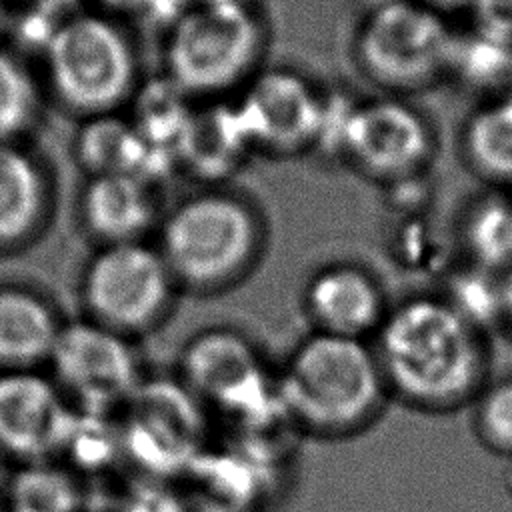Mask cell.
Here are the masks:
<instances>
[{
  "mask_svg": "<svg viewBox=\"0 0 512 512\" xmlns=\"http://www.w3.org/2000/svg\"><path fill=\"white\" fill-rule=\"evenodd\" d=\"M500 314L502 324L512 330V266L500 274Z\"/></svg>",
  "mask_w": 512,
  "mask_h": 512,
  "instance_id": "cell-31",
  "label": "cell"
},
{
  "mask_svg": "<svg viewBox=\"0 0 512 512\" xmlns=\"http://www.w3.org/2000/svg\"><path fill=\"white\" fill-rule=\"evenodd\" d=\"M76 408L52 376L0 370V452L20 464L56 460Z\"/></svg>",
  "mask_w": 512,
  "mask_h": 512,
  "instance_id": "cell-11",
  "label": "cell"
},
{
  "mask_svg": "<svg viewBox=\"0 0 512 512\" xmlns=\"http://www.w3.org/2000/svg\"><path fill=\"white\" fill-rule=\"evenodd\" d=\"M48 362L68 402L94 414L122 410L146 378L130 338L94 320L64 326Z\"/></svg>",
  "mask_w": 512,
  "mask_h": 512,
  "instance_id": "cell-9",
  "label": "cell"
},
{
  "mask_svg": "<svg viewBox=\"0 0 512 512\" xmlns=\"http://www.w3.org/2000/svg\"><path fill=\"white\" fill-rule=\"evenodd\" d=\"M472 28L512 46V0H472Z\"/></svg>",
  "mask_w": 512,
  "mask_h": 512,
  "instance_id": "cell-29",
  "label": "cell"
},
{
  "mask_svg": "<svg viewBox=\"0 0 512 512\" xmlns=\"http://www.w3.org/2000/svg\"><path fill=\"white\" fill-rule=\"evenodd\" d=\"M122 410V456L142 476L184 478L206 450V406L178 376L144 378Z\"/></svg>",
  "mask_w": 512,
  "mask_h": 512,
  "instance_id": "cell-6",
  "label": "cell"
},
{
  "mask_svg": "<svg viewBox=\"0 0 512 512\" xmlns=\"http://www.w3.org/2000/svg\"><path fill=\"white\" fill-rule=\"evenodd\" d=\"M48 48L56 86L84 110L106 112L134 88L136 54L104 18L80 16L60 24Z\"/></svg>",
  "mask_w": 512,
  "mask_h": 512,
  "instance_id": "cell-10",
  "label": "cell"
},
{
  "mask_svg": "<svg viewBox=\"0 0 512 512\" xmlns=\"http://www.w3.org/2000/svg\"><path fill=\"white\" fill-rule=\"evenodd\" d=\"M390 398L426 414L456 412L488 384L486 334L440 294L388 308L370 340Z\"/></svg>",
  "mask_w": 512,
  "mask_h": 512,
  "instance_id": "cell-1",
  "label": "cell"
},
{
  "mask_svg": "<svg viewBox=\"0 0 512 512\" xmlns=\"http://www.w3.org/2000/svg\"><path fill=\"white\" fill-rule=\"evenodd\" d=\"M286 422L322 440L366 432L392 400L370 340L312 332L276 372Z\"/></svg>",
  "mask_w": 512,
  "mask_h": 512,
  "instance_id": "cell-2",
  "label": "cell"
},
{
  "mask_svg": "<svg viewBox=\"0 0 512 512\" xmlns=\"http://www.w3.org/2000/svg\"><path fill=\"white\" fill-rule=\"evenodd\" d=\"M462 240L472 264L502 274L512 266V198L490 194L470 206Z\"/></svg>",
  "mask_w": 512,
  "mask_h": 512,
  "instance_id": "cell-20",
  "label": "cell"
},
{
  "mask_svg": "<svg viewBox=\"0 0 512 512\" xmlns=\"http://www.w3.org/2000/svg\"><path fill=\"white\" fill-rule=\"evenodd\" d=\"M50 310L22 292H0V370H38L60 334Z\"/></svg>",
  "mask_w": 512,
  "mask_h": 512,
  "instance_id": "cell-16",
  "label": "cell"
},
{
  "mask_svg": "<svg viewBox=\"0 0 512 512\" xmlns=\"http://www.w3.org/2000/svg\"><path fill=\"white\" fill-rule=\"evenodd\" d=\"M192 98L166 74L148 82L136 96L132 124L152 144L176 156V144L192 114Z\"/></svg>",
  "mask_w": 512,
  "mask_h": 512,
  "instance_id": "cell-21",
  "label": "cell"
},
{
  "mask_svg": "<svg viewBox=\"0 0 512 512\" xmlns=\"http://www.w3.org/2000/svg\"><path fill=\"white\" fill-rule=\"evenodd\" d=\"M176 286L158 248L140 240L116 242L92 262L86 300L94 322L132 338L166 318Z\"/></svg>",
  "mask_w": 512,
  "mask_h": 512,
  "instance_id": "cell-8",
  "label": "cell"
},
{
  "mask_svg": "<svg viewBox=\"0 0 512 512\" xmlns=\"http://www.w3.org/2000/svg\"><path fill=\"white\" fill-rule=\"evenodd\" d=\"M472 426L480 444L512 456V378L488 382L472 402Z\"/></svg>",
  "mask_w": 512,
  "mask_h": 512,
  "instance_id": "cell-25",
  "label": "cell"
},
{
  "mask_svg": "<svg viewBox=\"0 0 512 512\" xmlns=\"http://www.w3.org/2000/svg\"><path fill=\"white\" fill-rule=\"evenodd\" d=\"M76 2H78V0H38L40 8H42V10H48V12H52V14H56V12L64 10V8L74 6Z\"/></svg>",
  "mask_w": 512,
  "mask_h": 512,
  "instance_id": "cell-34",
  "label": "cell"
},
{
  "mask_svg": "<svg viewBox=\"0 0 512 512\" xmlns=\"http://www.w3.org/2000/svg\"><path fill=\"white\" fill-rule=\"evenodd\" d=\"M264 40L262 16L246 0L188 10L166 32V76L190 98L216 100L256 74Z\"/></svg>",
  "mask_w": 512,
  "mask_h": 512,
  "instance_id": "cell-4",
  "label": "cell"
},
{
  "mask_svg": "<svg viewBox=\"0 0 512 512\" xmlns=\"http://www.w3.org/2000/svg\"><path fill=\"white\" fill-rule=\"evenodd\" d=\"M104 4L128 12H146L150 16H158L160 0H102Z\"/></svg>",
  "mask_w": 512,
  "mask_h": 512,
  "instance_id": "cell-32",
  "label": "cell"
},
{
  "mask_svg": "<svg viewBox=\"0 0 512 512\" xmlns=\"http://www.w3.org/2000/svg\"><path fill=\"white\" fill-rule=\"evenodd\" d=\"M304 308L314 332L360 340H372L388 314L374 276L342 262L324 266L308 280Z\"/></svg>",
  "mask_w": 512,
  "mask_h": 512,
  "instance_id": "cell-14",
  "label": "cell"
},
{
  "mask_svg": "<svg viewBox=\"0 0 512 512\" xmlns=\"http://www.w3.org/2000/svg\"><path fill=\"white\" fill-rule=\"evenodd\" d=\"M120 512H194L190 500L174 480L142 476L124 494Z\"/></svg>",
  "mask_w": 512,
  "mask_h": 512,
  "instance_id": "cell-28",
  "label": "cell"
},
{
  "mask_svg": "<svg viewBox=\"0 0 512 512\" xmlns=\"http://www.w3.org/2000/svg\"><path fill=\"white\" fill-rule=\"evenodd\" d=\"M0 512H4V508H2V506H0Z\"/></svg>",
  "mask_w": 512,
  "mask_h": 512,
  "instance_id": "cell-37",
  "label": "cell"
},
{
  "mask_svg": "<svg viewBox=\"0 0 512 512\" xmlns=\"http://www.w3.org/2000/svg\"><path fill=\"white\" fill-rule=\"evenodd\" d=\"M454 32L418 0H384L362 18L354 52L372 82L406 92L448 72Z\"/></svg>",
  "mask_w": 512,
  "mask_h": 512,
  "instance_id": "cell-5",
  "label": "cell"
},
{
  "mask_svg": "<svg viewBox=\"0 0 512 512\" xmlns=\"http://www.w3.org/2000/svg\"><path fill=\"white\" fill-rule=\"evenodd\" d=\"M6 456L0 452V488H4V484H6V480H8V472H6Z\"/></svg>",
  "mask_w": 512,
  "mask_h": 512,
  "instance_id": "cell-35",
  "label": "cell"
},
{
  "mask_svg": "<svg viewBox=\"0 0 512 512\" xmlns=\"http://www.w3.org/2000/svg\"><path fill=\"white\" fill-rule=\"evenodd\" d=\"M252 148L236 102L204 100L182 130L176 162L200 178L218 180L234 172Z\"/></svg>",
  "mask_w": 512,
  "mask_h": 512,
  "instance_id": "cell-15",
  "label": "cell"
},
{
  "mask_svg": "<svg viewBox=\"0 0 512 512\" xmlns=\"http://www.w3.org/2000/svg\"><path fill=\"white\" fill-rule=\"evenodd\" d=\"M510 62L512 46L472 28L468 34L454 36L448 72H454L472 88H504L508 92Z\"/></svg>",
  "mask_w": 512,
  "mask_h": 512,
  "instance_id": "cell-23",
  "label": "cell"
},
{
  "mask_svg": "<svg viewBox=\"0 0 512 512\" xmlns=\"http://www.w3.org/2000/svg\"><path fill=\"white\" fill-rule=\"evenodd\" d=\"M86 218L104 238L132 242L150 226L154 200L150 184L130 174H102L86 192Z\"/></svg>",
  "mask_w": 512,
  "mask_h": 512,
  "instance_id": "cell-17",
  "label": "cell"
},
{
  "mask_svg": "<svg viewBox=\"0 0 512 512\" xmlns=\"http://www.w3.org/2000/svg\"><path fill=\"white\" fill-rule=\"evenodd\" d=\"M34 88L26 72L0 54V138L16 132L32 114Z\"/></svg>",
  "mask_w": 512,
  "mask_h": 512,
  "instance_id": "cell-26",
  "label": "cell"
},
{
  "mask_svg": "<svg viewBox=\"0 0 512 512\" xmlns=\"http://www.w3.org/2000/svg\"><path fill=\"white\" fill-rule=\"evenodd\" d=\"M206 406L232 418H256L270 408L282 410L276 372H270L258 346L232 328L194 334L180 352L176 374Z\"/></svg>",
  "mask_w": 512,
  "mask_h": 512,
  "instance_id": "cell-7",
  "label": "cell"
},
{
  "mask_svg": "<svg viewBox=\"0 0 512 512\" xmlns=\"http://www.w3.org/2000/svg\"><path fill=\"white\" fill-rule=\"evenodd\" d=\"M4 512H82L84 492L78 474L58 460L20 464L6 484Z\"/></svg>",
  "mask_w": 512,
  "mask_h": 512,
  "instance_id": "cell-18",
  "label": "cell"
},
{
  "mask_svg": "<svg viewBox=\"0 0 512 512\" xmlns=\"http://www.w3.org/2000/svg\"><path fill=\"white\" fill-rule=\"evenodd\" d=\"M424 114L398 96L360 100L346 140V158L370 176L394 182L422 172L432 154Z\"/></svg>",
  "mask_w": 512,
  "mask_h": 512,
  "instance_id": "cell-12",
  "label": "cell"
},
{
  "mask_svg": "<svg viewBox=\"0 0 512 512\" xmlns=\"http://www.w3.org/2000/svg\"><path fill=\"white\" fill-rule=\"evenodd\" d=\"M360 100L352 98L346 92H328L322 94L320 118L314 136L312 148L328 156H346V140Z\"/></svg>",
  "mask_w": 512,
  "mask_h": 512,
  "instance_id": "cell-27",
  "label": "cell"
},
{
  "mask_svg": "<svg viewBox=\"0 0 512 512\" xmlns=\"http://www.w3.org/2000/svg\"><path fill=\"white\" fill-rule=\"evenodd\" d=\"M506 94L512 96V62H510V80H508V92Z\"/></svg>",
  "mask_w": 512,
  "mask_h": 512,
  "instance_id": "cell-36",
  "label": "cell"
},
{
  "mask_svg": "<svg viewBox=\"0 0 512 512\" xmlns=\"http://www.w3.org/2000/svg\"><path fill=\"white\" fill-rule=\"evenodd\" d=\"M40 208V180L26 156L0 144V240L24 234Z\"/></svg>",
  "mask_w": 512,
  "mask_h": 512,
  "instance_id": "cell-22",
  "label": "cell"
},
{
  "mask_svg": "<svg viewBox=\"0 0 512 512\" xmlns=\"http://www.w3.org/2000/svg\"><path fill=\"white\" fill-rule=\"evenodd\" d=\"M468 164L486 180L512 186V96L504 94L474 110L462 130Z\"/></svg>",
  "mask_w": 512,
  "mask_h": 512,
  "instance_id": "cell-19",
  "label": "cell"
},
{
  "mask_svg": "<svg viewBox=\"0 0 512 512\" xmlns=\"http://www.w3.org/2000/svg\"><path fill=\"white\" fill-rule=\"evenodd\" d=\"M222 2H232V0H160L158 18H164L166 24L170 26L180 14H184L188 10L214 6V4H222Z\"/></svg>",
  "mask_w": 512,
  "mask_h": 512,
  "instance_id": "cell-30",
  "label": "cell"
},
{
  "mask_svg": "<svg viewBox=\"0 0 512 512\" xmlns=\"http://www.w3.org/2000/svg\"><path fill=\"white\" fill-rule=\"evenodd\" d=\"M322 94L288 68H266L246 84L236 108L254 148L274 154L312 148Z\"/></svg>",
  "mask_w": 512,
  "mask_h": 512,
  "instance_id": "cell-13",
  "label": "cell"
},
{
  "mask_svg": "<svg viewBox=\"0 0 512 512\" xmlns=\"http://www.w3.org/2000/svg\"><path fill=\"white\" fill-rule=\"evenodd\" d=\"M260 234L246 200L206 190L184 198L164 218L158 250L178 286L216 290L246 272L258 254Z\"/></svg>",
  "mask_w": 512,
  "mask_h": 512,
  "instance_id": "cell-3",
  "label": "cell"
},
{
  "mask_svg": "<svg viewBox=\"0 0 512 512\" xmlns=\"http://www.w3.org/2000/svg\"><path fill=\"white\" fill-rule=\"evenodd\" d=\"M440 296L484 334L492 324H502L498 272L470 262L448 276V288Z\"/></svg>",
  "mask_w": 512,
  "mask_h": 512,
  "instance_id": "cell-24",
  "label": "cell"
},
{
  "mask_svg": "<svg viewBox=\"0 0 512 512\" xmlns=\"http://www.w3.org/2000/svg\"><path fill=\"white\" fill-rule=\"evenodd\" d=\"M424 6H428L430 10L438 12V14H448V12H458V10H468L472 0H418Z\"/></svg>",
  "mask_w": 512,
  "mask_h": 512,
  "instance_id": "cell-33",
  "label": "cell"
}]
</instances>
